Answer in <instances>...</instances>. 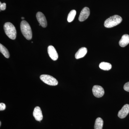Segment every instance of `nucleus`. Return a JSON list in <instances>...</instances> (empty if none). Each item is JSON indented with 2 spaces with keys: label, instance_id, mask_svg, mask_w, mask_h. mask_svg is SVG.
<instances>
[{
  "label": "nucleus",
  "instance_id": "9b49d317",
  "mask_svg": "<svg viewBox=\"0 0 129 129\" xmlns=\"http://www.w3.org/2000/svg\"><path fill=\"white\" fill-rule=\"evenodd\" d=\"M87 49L86 47H83L79 49L75 55L76 59H78L84 57L87 53Z\"/></svg>",
  "mask_w": 129,
  "mask_h": 129
},
{
  "label": "nucleus",
  "instance_id": "20e7f679",
  "mask_svg": "<svg viewBox=\"0 0 129 129\" xmlns=\"http://www.w3.org/2000/svg\"><path fill=\"white\" fill-rule=\"evenodd\" d=\"M40 78L44 83L51 86H56L58 84V81L53 76L48 75H42L40 76Z\"/></svg>",
  "mask_w": 129,
  "mask_h": 129
},
{
  "label": "nucleus",
  "instance_id": "f257e3e1",
  "mask_svg": "<svg viewBox=\"0 0 129 129\" xmlns=\"http://www.w3.org/2000/svg\"><path fill=\"white\" fill-rule=\"evenodd\" d=\"M122 21V19L120 16L115 15L109 18L104 22V25L107 28L113 27L118 25Z\"/></svg>",
  "mask_w": 129,
  "mask_h": 129
},
{
  "label": "nucleus",
  "instance_id": "1a4fd4ad",
  "mask_svg": "<svg viewBox=\"0 0 129 129\" xmlns=\"http://www.w3.org/2000/svg\"><path fill=\"white\" fill-rule=\"evenodd\" d=\"M129 113V105L125 104L118 113V116L121 119L124 118Z\"/></svg>",
  "mask_w": 129,
  "mask_h": 129
},
{
  "label": "nucleus",
  "instance_id": "f03ea898",
  "mask_svg": "<svg viewBox=\"0 0 129 129\" xmlns=\"http://www.w3.org/2000/svg\"><path fill=\"white\" fill-rule=\"evenodd\" d=\"M21 32L26 39L30 40L32 39V34L30 25L27 22L23 20L21 23Z\"/></svg>",
  "mask_w": 129,
  "mask_h": 129
},
{
  "label": "nucleus",
  "instance_id": "39448f33",
  "mask_svg": "<svg viewBox=\"0 0 129 129\" xmlns=\"http://www.w3.org/2000/svg\"><path fill=\"white\" fill-rule=\"evenodd\" d=\"M92 91L93 95L97 98L101 97L104 94V89L101 86H94L92 88Z\"/></svg>",
  "mask_w": 129,
  "mask_h": 129
},
{
  "label": "nucleus",
  "instance_id": "7ed1b4c3",
  "mask_svg": "<svg viewBox=\"0 0 129 129\" xmlns=\"http://www.w3.org/2000/svg\"><path fill=\"white\" fill-rule=\"evenodd\" d=\"M4 29L6 35L11 39H16L17 32L14 25L10 22L6 23L4 24Z\"/></svg>",
  "mask_w": 129,
  "mask_h": 129
},
{
  "label": "nucleus",
  "instance_id": "a211bd4d",
  "mask_svg": "<svg viewBox=\"0 0 129 129\" xmlns=\"http://www.w3.org/2000/svg\"><path fill=\"white\" fill-rule=\"evenodd\" d=\"M123 88L125 90L129 92V82H127L125 84Z\"/></svg>",
  "mask_w": 129,
  "mask_h": 129
},
{
  "label": "nucleus",
  "instance_id": "412c9836",
  "mask_svg": "<svg viewBox=\"0 0 129 129\" xmlns=\"http://www.w3.org/2000/svg\"><path fill=\"white\" fill-rule=\"evenodd\" d=\"M1 122H0V126H1Z\"/></svg>",
  "mask_w": 129,
  "mask_h": 129
},
{
  "label": "nucleus",
  "instance_id": "f3484780",
  "mask_svg": "<svg viewBox=\"0 0 129 129\" xmlns=\"http://www.w3.org/2000/svg\"><path fill=\"white\" fill-rule=\"evenodd\" d=\"M6 3H2L1 2H0V9L1 11H4L6 9Z\"/></svg>",
  "mask_w": 129,
  "mask_h": 129
},
{
  "label": "nucleus",
  "instance_id": "6ab92c4d",
  "mask_svg": "<svg viewBox=\"0 0 129 129\" xmlns=\"http://www.w3.org/2000/svg\"><path fill=\"white\" fill-rule=\"evenodd\" d=\"M6 108V106L5 104L3 103H0V111H4Z\"/></svg>",
  "mask_w": 129,
  "mask_h": 129
},
{
  "label": "nucleus",
  "instance_id": "dca6fc26",
  "mask_svg": "<svg viewBox=\"0 0 129 129\" xmlns=\"http://www.w3.org/2000/svg\"><path fill=\"white\" fill-rule=\"evenodd\" d=\"M76 12L75 10H73L69 13L68 17V21L69 22H71L73 21L76 15Z\"/></svg>",
  "mask_w": 129,
  "mask_h": 129
},
{
  "label": "nucleus",
  "instance_id": "2eb2a0df",
  "mask_svg": "<svg viewBox=\"0 0 129 129\" xmlns=\"http://www.w3.org/2000/svg\"><path fill=\"white\" fill-rule=\"evenodd\" d=\"M0 51L5 56V57L9 58L10 55L8 51V50L7 48L1 44H0Z\"/></svg>",
  "mask_w": 129,
  "mask_h": 129
},
{
  "label": "nucleus",
  "instance_id": "423d86ee",
  "mask_svg": "<svg viewBox=\"0 0 129 129\" xmlns=\"http://www.w3.org/2000/svg\"><path fill=\"white\" fill-rule=\"evenodd\" d=\"M36 18L40 24L43 27H46L47 26V22L45 17L41 12H38L36 14Z\"/></svg>",
  "mask_w": 129,
  "mask_h": 129
},
{
  "label": "nucleus",
  "instance_id": "4468645a",
  "mask_svg": "<svg viewBox=\"0 0 129 129\" xmlns=\"http://www.w3.org/2000/svg\"><path fill=\"white\" fill-rule=\"evenodd\" d=\"M103 121L101 118H98L95 121L94 129H102Z\"/></svg>",
  "mask_w": 129,
  "mask_h": 129
},
{
  "label": "nucleus",
  "instance_id": "0eeeda50",
  "mask_svg": "<svg viewBox=\"0 0 129 129\" xmlns=\"http://www.w3.org/2000/svg\"><path fill=\"white\" fill-rule=\"evenodd\" d=\"M90 14V9L88 7L84 8L81 12L79 18V21L83 22L85 21L89 16Z\"/></svg>",
  "mask_w": 129,
  "mask_h": 129
},
{
  "label": "nucleus",
  "instance_id": "aec40b11",
  "mask_svg": "<svg viewBox=\"0 0 129 129\" xmlns=\"http://www.w3.org/2000/svg\"><path fill=\"white\" fill-rule=\"evenodd\" d=\"M21 19H24V18L23 17H22Z\"/></svg>",
  "mask_w": 129,
  "mask_h": 129
},
{
  "label": "nucleus",
  "instance_id": "ddd939ff",
  "mask_svg": "<svg viewBox=\"0 0 129 129\" xmlns=\"http://www.w3.org/2000/svg\"><path fill=\"white\" fill-rule=\"evenodd\" d=\"M99 67L101 69L103 70L108 71L110 70L112 68V65L110 63L108 62H102L99 64Z\"/></svg>",
  "mask_w": 129,
  "mask_h": 129
},
{
  "label": "nucleus",
  "instance_id": "6e6552de",
  "mask_svg": "<svg viewBox=\"0 0 129 129\" xmlns=\"http://www.w3.org/2000/svg\"><path fill=\"white\" fill-rule=\"evenodd\" d=\"M48 53L49 56L53 61L57 60L58 56L55 48L52 45L49 46L48 47Z\"/></svg>",
  "mask_w": 129,
  "mask_h": 129
},
{
  "label": "nucleus",
  "instance_id": "f8f14e48",
  "mask_svg": "<svg viewBox=\"0 0 129 129\" xmlns=\"http://www.w3.org/2000/svg\"><path fill=\"white\" fill-rule=\"evenodd\" d=\"M129 44V35L125 34L122 36L119 41V45L121 47H125Z\"/></svg>",
  "mask_w": 129,
  "mask_h": 129
},
{
  "label": "nucleus",
  "instance_id": "9d476101",
  "mask_svg": "<svg viewBox=\"0 0 129 129\" xmlns=\"http://www.w3.org/2000/svg\"><path fill=\"white\" fill-rule=\"evenodd\" d=\"M33 115L35 119L38 121H41L43 119V115L42 112L40 108L39 107H36L35 108L34 112Z\"/></svg>",
  "mask_w": 129,
  "mask_h": 129
}]
</instances>
